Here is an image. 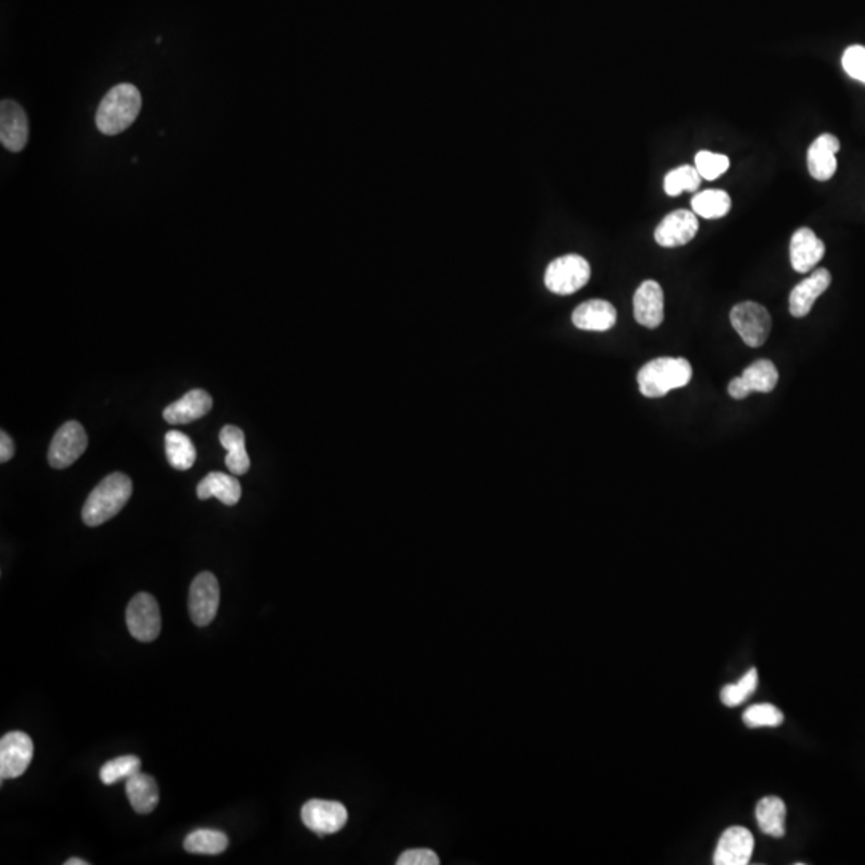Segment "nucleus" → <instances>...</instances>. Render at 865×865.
Returning a JSON list of instances; mask_svg holds the SVG:
<instances>
[{
    "label": "nucleus",
    "instance_id": "33",
    "mask_svg": "<svg viewBox=\"0 0 865 865\" xmlns=\"http://www.w3.org/2000/svg\"><path fill=\"white\" fill-rule=\"evenodd\" d=\"M841 65L845 69L849 77H853L854 81L865 84V47L862 45H851L843 53Z\"/></svg>",
    "mask_w": 865,
    "mask_h": 865
},
{
    "label": "nucleus",
    "instance_id": "37",
    "mask_svg": "<svg viewBox=\"0 0 865 865\" xmlns=\"http://www.w3.org/2000/svg\"><path fill=\"white\" fill-rule=\"evenodd\" d=\"M65 865H89V862L79 859V857H71L65 862Z\"/></svg>",
    "mask_w": 865,
    "mask_h": 865
},
{
    "label": "nucleus",
    "instance_id": "1",
    "mask_svg": "<svg viewBox=\"0 0 865 865\" xmlns=\"http://www.w3.org/2000/svg\"><path fill=\"white\" fill-rule=\"evenodd\" d=\"M141 93L133 84H117L106 93L95 114V124L103 135L114 137L137 121Z\"/></svg>",
    "mask_w": 865,
    "mask_h": 865
},
{
    "label": "nucleus",
    "instance_id": "6",
    "mask_svg": "<svg viewBox=\"0 0 865 865\" xmlns=\"http://www.w3.org/2000/svg\"><path fill=\"white\" fill-rule=\"evenodd\" d=\"M125 620L130 635L141 643H151L161 635V611L156 598L149 593H138L133 596L127 606Z\"/></svg>",
    "mask_w": 865,
    "mask_h": 865
},
{
    "label": "nucleus",
    "instance_id": "30",
    "mask_svg": "<svg viewBox=\"0 0 865 865\" xmlns=\"http://www.w3.org/2000/svg\"><path fill=\"white\" fill-rule=\"evenodd\" d=\"M758 688V672L757 668H750L749 672L742 676L739 683L728 684L721 689V701L728 707H737L744 704L753 692Z\"/></svg>",
    "mask_w": 865,
    "mask_h": 865
},
{
    "label": "nucleus",
    "instance_id": "22",
    "mask_svg": "<svg viewBox=\"0 0 865 865\" xmlns=\"http://www.w3.org/2000/svg\"><path fill=\"white\" fill-rule=\"evenodd\" d=\"M220 443L228 451L226 467L231 471V475H246L250 468V457L246 451L244 431L234 425H226L220 431Z\"/></svg>",
    "mask_w": 865,
    "mask_h": 865
},
{
    "label": "nucleus",
    "instance_id": "25",
    "mask_svg": "<svg viewBox=\"0 0 865 865\" xmlns=\"http://www.w3.org/2000/svg\"><path fill=\"white\" fill-rule=\"evenodd\" d=\"M692 212L707 220L725 217L731 210V198L723 190H707L696 194L691 201Z\"/></svg>",
    "mask_w": 865,
    "mask_h": 865
},
{
    "label": "nucleus",
    "instance_id": "14",
    "mask_svg": "<svg viewBox=\"0 0 865 865\" xmlns=\"http://www.w3.org/2000/svg\"><path fill=\"white\" fill-rule=\"evenodd\" d=\"M633 314L638 324L657 329L664 321V290L659 282L644 281L633 297Z\"/></svg>",
    "mask_w": 865,
    "mask_h": 865
},
{
    "label": "nucleus",
    "instance_id": "3",
    "mask_svg": "<svg viewBox=\"0 0 865 865\" xmlns=\"http://www.w3.org/2000/svg\"><path fill=\"white\" fill-rule=\"evenodd\" d=\"M692 367L688 359L657 358L644 364L638 372V387L646 398H664L672 390L691 382Z\"/></svg>",
    "mask_w": 865,
    "mask_h": 865
},
{
    "label": "nucleus",
    "instance_id": "9",
    "mask_svg": "<svg viewBox=\"0 0 865 865\" xmlns=\"http://www.w3.org/2000/svg\"><path fill=\"white\" fill-rule=\"evenodd\" d=\"M220 606V585L212 572H201L190 588L191 619L198 627H206L215 619Z\"/></svg>",
    "mask_w": 865,
    "mask_h": 865
},
{
    "label": "nucleus",
    "instance_id": "2",
    "mask_svg": "<svg viewBox=\"0 0 865 865\" xmlns=\"http://www.w3.org/2000/svg\"><path fill=\"white\" fill-rule=\"evenodd\" d=\"M132 479L124 473H113L106 476L97 487L90 492L82 508V521L90 528H97L106 523L125 507L132 497Z\"/></svg>",
    "mask_w": 865,
    "mask_h": 865
},
{
    "label": "nucleus",
    "instance_id": "26",
    "mask_svg": "<svg viewBox=\"0 0 865 865\" xmlns=\"http://www.w3.org/2000/svg\"><path fill=\"white\" fill-rule=\"evenodd\" d=\"M186 851L191 854H222L228 848V837L218 830H194L185 838Z\"/></svg>",
    "mask_w": 865,
    "mask_h": 865
},
{
    "label": "nucleus",
    "instance_id": "31",
    "mask_svg": "<svg viewBox=\"0 0 865 865\" xmlns=\"http://www.w3.org/2000/svg\"><path fill=\"white\" fill-rule=\"evenodd\" d=\"M749 728H777L784 723V713L773 704L752 705L742 715Z\"/></svg>",
    "mask_w": 865,
    "mask_h": 865
},
{
    "label": "nucleus",
    "instance_id": "35",
    "mask_svg": "<svg viewBox=\"0 0 865 865\" xmlns=\"http://www.w3.org/2000/svg\"><path fill=\"white\" fill-rule=\"evenodd\" d=\"M15 455V443L5 431H0V462L5 463L13 459Z\"/></svg>",
    "mask_w": 865,
    "mask_h": 865
},
{
    "label": "nucleus",
    "instance_id": "29",
    "mask_svg": "<svg viewBox=\"0 0 865 865\" xmlns=\"http://www.w3.org/2000/svg\"><path fill=\"white\" fill-rule=\"evenodd\" d=\"M141 761L135 755H124L108 761L101 766L100 779L105 785H114L117 782L127 781L129 777L140 773Z\"/></svg>",
    "mask_w": 865,
    "mask_h": 865
},
{
    "label": "nucleus",
    "instance_id": "28",
    "mask_svg": "<svg viewBox=\"0 0 865 865\" xmlns=\"http://www.w3.org/2000/svg\"><path fill=\"white\" fill-rule=\"evenodd\" d=\"M702 177L692 165H681L670 170L664 180V190L668 196H680L683 191H696L701 186Z\"/></svg>",
    "mask_w": 865,
    "mask_h": 865
},
{
    "label": "nucleus",
    "instance_id": "23",
    "mask_svg": "<svg viewBox=\"0 0 865 865\" xmlns=\"http://www.w3.org/2000/svg\"><path fill=\"white\" fill-rule=\"evenodd\" d=\"M758 827L761 832L769 837L782 838L785 835V816L787 808L782 798L765 797L758 801L757 809Z\"/></svg>",
    "mask_w": 865,
    "mask_h": 865
},
{
    "label": "nucleus",
    "instance_id": "10",
    "mask_svg": "<svg viewBox=\"0 0 865 865\" xmlns=\"http://www.w3.org/2000/svg\"><path fill=\"white\" fill-rule=\"evenodd\" d=\"M303 824L318 835L340 832L348 821V811L342 803L327 800H310L302 808Z\"/></svg>",
    "mask_w": 865,
    "mask_h": 865
},
{
    "label": "nucleus",
    "instance_id": "27",
    "mask_svg": "<svg viewBox=\"0 0 865 865\" xmlns=\"http://www.w3.org/2000/svg\"><path fill=\"white\" fill-rule=\"evenodd\" d=\"M749 390L757 393H771L779 382V372L768 359H760L745 369L741 375Z\"/></svg>",
    "mask_w": 865,
    "mask_h": 865
},
{
    "label": "nucleus",
    "instance_id": "15",
    "mask_svg": "<svg viewBox=\"0 0 865 865\" xmlns=\"http://www.w3.org/2000/svg\"><path fill=\"white\" fill-rule=\"evenodd\" d=\"M832 284V274L825 268H819L811 276L803 279L790 292L789 310L793 318H805L813 310L817 298L824 294Z\"/></svg>",
    "mask_w": 865,
    "mask_h": 865
},
{
    "label": "nucleus",
    "instance_id": "16",
    "mask_svg": "<svg viewBox=\"0 0 865 865\" xmlns=\"http://www.w3.org/2000/svg\"><path fill=\"white\" fill-rule=\"evenodd\" d=\"M838 151L840 140L832 133H824L813 141L808 149V170L814 180L827 182L835 175Z\"/></svg>",
    "mask_w": 865,
    "mask_h": 865
},
{
    "label": "nucleus",
    "instance_id": "7",
    "mask_svg": "<svg viewBox=\"0 0 865 865\" xmlns=\"http://www.w3.org/2000/svg\"><path fill=\"white\" fill-rule=\"evenodd\" d=\"M89 438L84 427L76 420H69L53 436L49 449L50 467L63 470L81 459V455L87 451Z\"/></svg>",
    "mask_w": 865,
    "mask_h": 865
},
{
    "label": "nucleus",
    "instance_id": "11",
    "mask_svg": "<svg viewBox=\"0 0 865 865\" xmlns=\"http://www.w3.org/2000/svg\"><path fill=\"white\" fill-rule=\"evenodd\" d=\"M29 121L17 101L2 100L0 105V141L10 153H21L28 145Z\"/></svg>",
    "mask_w": 865,
    "mask_h": 865
},
{
    "label": "nucleus",
    "instance_id": "12",
    "mask_svg": "<svg viewBox=\"0 0 865 865\" xmlns=\"http://www.w3.org/2000/svg\"><path fill=\"white\" fill-rule=\"evenodd\" d=\"M699 231L697 215L689 210H675L659 223L654 233L657 244L667 249L686 246Z\"/></svg>",
    "mask_w": 865,
    "mask_h": 865
},
{
    "label": "nucleus",
    "instance_id": "20",
    "mask_svg": "<svg viewBox=\"0 0 865 865\" xmlns=\"http://www.w3.org/2000/svg\"><path fill=\"white\" fill-rule=\"evenodd\" d=\"M196 492L201 500L215 497L228 507H233L241 500L242 489L236 476L214 471L202 479Z\"/></svg>",
    "mask_w": 865,
    "mask_h": 865
},
{
    "label": "nucleus",
    "instance_id": "19",
    "mask_svg": "<svg viewBox=\"0 0 865 865\" xmlns=\"http://www.w3.org/2000/svg\"><path fill=\"white\" fill-rule=\"evenodd\" d=\"M572 322L580 330L606 332L616 326L617 311L606 300H588L574 310Z\"/></svg>",
    "mask_w": 865,
    "mask_h": 865
},
{
    "label": "nucleus",
    "instance_id": "4",
    "mask_svg": "<svg viewBox=\"0 0 865 865\" xmlns=\"http://www.w3.org/2000/svg\"><path fill=\"white\" fill-rule=\"evenodd\" d=\"M592 276L590 263L580 255L569 254L556 258L545 271V286L556 295L576 294L587 286Z\"/></svg>",
    "mask_w": 865,
    "mask_h": 865
},
{
    "label": "nucleus",
    "instance_id": "32",
    "mask_svg": "<svg viewBox=\"0 0 865 865\" xmlns=\"http://www.w3.org/2000/svg\"><path fill=\"white\" fill-rule=\"evenodd\" d=\"M729 165H731V161H729V157L725 156V154L712 153V151H699L696 154V167L697 172L701 175L704 180H717L720 178L726 170L729 169Z\"/></svg>",
    "mask_w": 865,
    "mask_h": 865
},
{
    "label": "nucleus",
    "instance_id": "36",
    "mask_svg": "<svg viewBox=\"0 0 865 865\" xmlns=\"http://www.w3.org/2000/svg\"><path fill=\"white\" fill-rule=\"evenodd\" d=\"M728 393L731 398L737 399V401H741V399L747 398V396L752 393L749 390V387L745 385L742 377H736V379L731 380L728 385Z\"/></svg>",
    "mask_w": 865,
    "mask_h": 865
},
{
    "label": "nucleus",
    "instance_id": "24",
    "mask_svg": "<svg viewBox=\"0 0 865 865\" xmlns=\"http://www.w3.org/2000/svg\"><path fill=\"white\" fill-rule=\"evenodd\" d=\"M165 455L175 470H190L198 459V452L185 433L182 431H169L165 435Z\"/></svg>",
    "mask_w": 865,
    "mask_h": 865
},
{
    "label": "nucleus",
    "instance_id": "18",
    "mask_svg": "<svg viewBox=\"0 0 865 865\" xmlns=\"http://www.w3.org/2000/svg\"><path fill=\"white\" fill-rule=\"evenodd\" d=\"M214 399L204 390H191L175 403L165 407L164 420L170 425H186L209 414Z\"/></svg>",
    "mask_w": 865,
    "mask_h": 865
},
{
    "label": "nucleus",
    "instance_id": "5",
    "mask_svg": "<svg viewBox=\"0 0 865 865\" xmlns=\"http://www.w3.org/2000/svg\"><path fill=\"white\" fill-rule=\"evenodd\" d=\"M729 318L745 345H749L750 348H760L765 345L773 324L771 314L765 306L757 302H742L734 306Z\"/></svg>",
    "mask_w": 865,
    "mask_h": 865
},
{
    "label": "nucleus",
    "instance_id": "13",
    "mask_svg": "<svg viewBox=\"0 0 865 865\" xmlns=\"http://www.w3.org/2000/svg\"><path fill=\"white\" fill-rule=\"evenodd\" d=\"M755 840L750 830L744 827H729L723 832L713 862L717 865H745L752 859Z\"/></svg>",
    "mask_w": 865,
    "mask_h": 865
},
{
    "label": "nucleus",
    "instance_id": "21",
    "mask_svg": "<svg viewBox=\"0 0 865 865\" xmlns=\"http://www.w3.org/2000/svg\"><path fill=\"white\" fill-rule=\"evenodd\" d=\"M125 792L129 798L130 805L138 814L153 813L159 805V787L153 776L145 773H137L127 779Z\"/></svg>",
    "mask_w": 865,
    "mask_h": 865
},
{
    "label": "nucleus",
    "instance_id": "34",
    "mask_svg": "<svg viewBox=\"0 0 865 865\" xmlns=\"http://www.w3.org/2000/svg\"><path fill=\"white\" fill-rule=\"evenodd\" d=\"M398 865H438L439 857L431 849H409L399 857Z\"/></svg>",
    "mask_w": 865,
    "mask_h": 865
},
{
    "label": "nucleus",
    "instance_id": "8",
    "mask_svg": "<svg viewBox=\"0 0 865 865\" xmlns=\"http://www.w3.org/2000/svg\"><path fill=\"white\" fill-rule=\"evenodd\" d=\"M34 757L33 739L23 731L5 734L0 741V777L17 779L26 773Z\"/></svg>",
    "mask_w": 865,
    "mask_h": 865
},
{
    "label": "nucleus",
    "instance_id": "17",
    "mask_svg": "<svg viewBox=\"0 0 865 865\" xmlns=\"http://www.w3.org/2000/svg\"><path fill=\"white\" fill-rule=\"evenodd\" d=\"M825 246L813 230L800 228L790 241V262L797 273L806 274L824 258Z\"/></svg>",
    "mask_w": 865,
    "mask_h": 865
}]
</instances>
